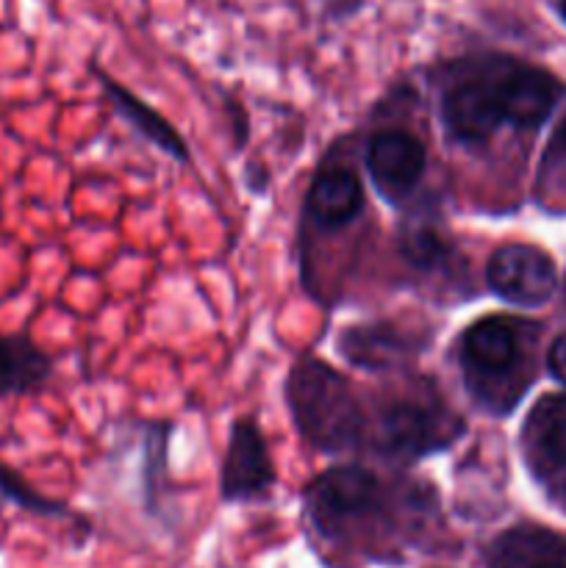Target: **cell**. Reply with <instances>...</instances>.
<instances>
[{"instance_id": "6da1fadb", "label": "cell", "mask_w": 566, "mask_h": 568, "mask_svg": "<svg viewBox=\"0 0 566 568\" xmlns=\"http://www.w3.org/2000/svg\"><path fill=\"white\" fill-rule=\"evenodd\" d=\"M283 394L294 427L311 449L325 455L366 453L370 405L342 372L316 355H303L289 369Z\"/></svg>"}, {"instance_id": "7a4b0ae2", "label": "cell", "mask_w": 566, "mask_h": 568, "mask_svg": "<svg viewBox=\"0 0 566 568\" xmlns=\"http://www.w3.org/2000/svg\"><path fill=\"white\" fill-rule=\"evenodd\" d=\"M397 503V488L358 464L331 466L303 491V508L311 527L333 544L364 538L375 530L372 525H381L392 514Z\"/></svg>"}, {"instance_id": "3957f363", "label": "cell", "mask_w": 566, "mask_h": 568, "mask_svg": "<svg viewBox=\"0 0 566 568\" xmlns=\"http://www.w3.org/2000/svg\"><path fill=\"white\" fill-rule=\"evenodd\" d=\"M505 64L508 55H469L447 67L436 94L444 136L458 148H481L505 120Z\"/></svg>"}, {"instance_id": "277c9868", "label": "cell", "mask_w": 566, "mask_h": 568, "mask_svg": "<svg viewBox=\"0 0 566 568\" xmlns=\"http://www.w3.org/2000/svg\"><path fill=\"white\" fill-rule=\"evenodd\" d=\"M464 433L466 419L444 405L438 394H403L370 410L366 453L386 464L411 466L453 449Z\"/></svg>"}, {"instance_id": "5b68a950", "label": "cell", "mask_w": 566, "mask_h": 568, "mask_svg": "<svg viewBox=\"0 0 566 568\" xmlns=\"http://www.w3.org/2000/svg\"><path fill=\"white\" fill-rule=\"evenodd\" d=\"M458 366L477 408L494 416L508 414L516 405L508 381L522 366V322L503 314L472 322L458 338Z\"/></svg>"}, {"instance_id": "8992f818", "label": "cell", "mask_w": 566, "mask_h": 568, "mask_svg": "<svg viewBox=\"0 0 566 568\" xmlns=\"http://www.w3.org/2000/svg\"><path fill=\"white\" fill-rule=\"evenodd\" d=\"M486 286L503 303L538 308L553 300L558 288V270L553 258L533 244H503L486 264Z\"/></svg>"}, {"instance_id": "52a82bcc", "label": "cell", "mask_w": 566, "mask_h": 568, "mask_svg": "<svg viewBox=\"0 0 566 568\" xmlns=\"http://www.w3.org/2000/svg\"><path fill=\"white\" fill-rule=\"evenodd\" d=\"M364 166L377 197L392 209L408 203L427 172V150L408 131H377L366 142Z\"/></svg>"}, {"instance_id": "ba28073f", "label": "cell", "mask_w": 566, "mask_h": 568, "mask_svg": "<svg viewBox=\"0 0 566 568\" xmlns=\"http://www.w3.org/2000/svg\"><path fill=\"white\" fill-rule=\"evenodd\" d=\"M275 483V460L261 427L255 419H233L220 469V497L225 503H255L264 499Z\"/></svg>"}, {"instance_id": "9c48e42d", "label": "cell", "mask_w": 566, "mask_h": 568, "mask_svg": "<svg viewBox=\"0 0 566 568\" xmlns=\"http://www.w3.org/2000/svg\"><path fill=\"white\" fill-rule=\"evenodd\" d=\"M431 336H416L397 322H358L347 325L336 336V349L353 369L364 372H397L408 369L425 347Z\"/></svg>"}, {"instance_id": "30bf717a", "label": "cell", "mask_w": 566, "mask_h": 568, "mask_svg": "<svg viewBox=\"0 0 566 568\" xmlns=\"http://www.w3.org/2000/svg\"><path fill=\"white\" fill-rule=\"evenodd\" d=\"M364 183L353 166H320L305 194V216L311 225L320 231H344L364 214Z\"/></svg>"}, {"instance_id": "8fae6325", "label": "cell", "mask_w": 566, "mask_h": 568, "mask_svg": "<svg viewBox=\"0 0 566 568\" xmlns=\"http://www.w3.org/2000/svg\"><path fill=\"white\" fill-rule=\"evenodd\" d=\"M100 78V89H103L105 100L114 109V114L131 128L137 136H142L144 142L153 144L159 153H164L166 159L178 161V164L189 166L192 164V153H189L186 139L178 133V128L166 120L164 114L153 109L150 103H144L139 94H133L131 89L122 87L120 81L109 75V72H98Z\"/></svg>"}, {"instance_id": "7c38bea8", "label": "cell", "mask_w": 566, "mask_h": 568, "mask_svg": "<svg viewBox=\"0 0 566 568\" xmlns=\"http://www.w3.org/2000/svg\"><path fill=\"white\" fill-rule=\"evenodd\" d=\"M564 87L553 72L542 67L522 64L508 59L505 67V120L519 131H533L544 125L558 105Z\"/></svg>"}, {"instance_id": "4fadbf2b", "label": "cell", "mask_w": 566, "mask_h": 568, "mask_svg": "<svg viewBox=\"0 0 566 568\" xmlns=\"http://www.w3.org/2000/svg\"><path fill=\"white\" fill-rule=\"evenodd\" d=\"M488 568H566V536L536 525H519L494 538Z\"/></svg>"}, {"instance_id": "5bb4252c", "label": "cell", "mask_w": 566, "mask_h": 568, "mask_svg": "<svg viewBox=\"0 0 566 568\" xmlns=\"http://www.w3.org/2000/svg\"><path fill=\"white\" fill-rule=\"evenodd\" d=\"M527 458L542 480L566 471V403L544 399L530 414L525 427Z\"/></svg>"}, {"instance_id": "9a60e30c", "label": "cell", "mask_w": 566, "mask_h": 568, "mask_svg": "<svg viewBox=\"0 0 566 568\" xmlns=\"http://www.w3.org/2000/svg\"><path fill=\"white\" fill-rule=\"evenodd\" d=\"M53 377V358L26 333H0V397L33 394Z\"/></svg>"}, {"instance_id": "2e32d148", "label": "cell", "mask_w": 566, "mask_h": 568, "mask_svg": "<svg viewBox=\"0 0 566 568\" xmlns=\"http://www.w3.org/2000/svg\"><path fill=\"white\" fill-rule=\"evenodd\" d=\"M400 253H403L405 264H411L420 272H442L453 264L455 247L453 239L444 231L438 214H411L408 220L400 225Z\"/></svg>"}, {"instance_id": "e0dca14e", "label": "cell", "mask_w": 566, "mask_h": 568, "mask_svg": "<svg viewBox=\"0 0 566 568\" xmlns=\"http://www.w3.org/2000/svg\"><path fill=\"white\" fill-rule=\"evenodd\" d=\"M6 505H17L22 510H31V514L39 516H64L67 508L61 503H53V499L42 497L39 491H33L20 475L9 469V466L0 464V508Z\"/></svg>"}, {"instance_id": "ac0fdd59", "label": "cell", "mask_w": 566, "mask_h": 568, "mask_svg": "<svg viewBox=\"0 0 566 568\" xmlns=\"http://www.w3.org/2000/svg\"><path fill=\"white\" fill-rule=\"evenodd\" d=\"M547 369L560 386H566V333H560L553 344H549L547 353Z\"/></svg>"}, {"instance_id": "d6986e66", "label": "cell", "mask_w": 566, "mask_h": 568, "mask_svg": "<svg viewBox=\"0 0 566 568\" xmlns=\"http://www.w3.org/2000/svg\"><path fill=\"white\" fill-rule=\"evenodd\" d=\"M322 11L331 20H347V17L358 14L364 9V0H320Z\"/></svg>"}, {"instance_id": "ffe728a7", "label": "cell", "mask_w": 566, "mask_h": 568, "mask_svg": "<svg viewBox=\"0 0 566 568\" xmlns=\"http://www.w3.org/2000/svg\"><path fill=\"white\" fill-rule=\"evenodd\" d=\"M558 142L566 148V116H564V122H560V128H558Z\"/></svg>"}, {"instance_id": "44dd1931", "label": "cell", "mask_w": 566, "mask_h": 568, "mask_svg": "<svg viewBox=\"0 0 566 568\" xmlns=\"http://www.w3.org/2000/svg\"><path fill=\"white\" fill-rule=\"evenodd\" d=\"M560 17H564V22H566V0H560Z\"/></svg>"}, {"instance_id": "7402d4cb", "label": "cell", "mask_w": 566, "mask_h": 568, "mask_svg": "<svg viewBox=\"0 0 566 568\" xmlns=\"http://www.w3.org/2000/svg\"><path fill=\"white\" fill-rule=\"evenodd\" d=\"M564 294H566V281H564Z\"/></svg>"}]
</instances>
